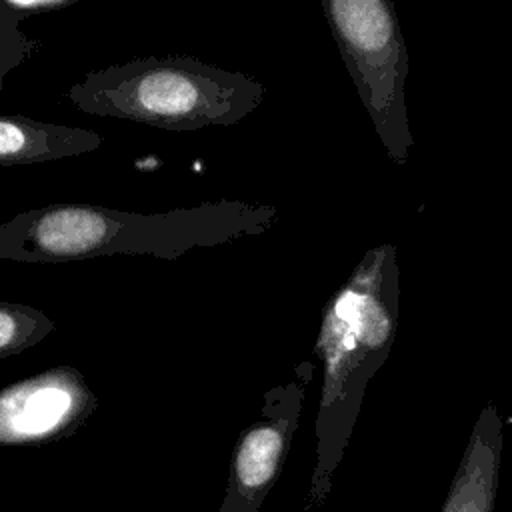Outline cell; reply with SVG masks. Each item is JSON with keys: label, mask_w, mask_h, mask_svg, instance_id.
<instances>
[{"label": "cell", "mask_w": 512, "mask_h": 512, "mask_svg": "<svg viewBox=\"0 0 512 512\" xmlns=\"http://www.w3.org/2000/svg\"><path fill=\"white\" fill-rule=\"evenodd\" d=\"M400 322V266L394 244L370 248L326 308L320 348L326 364L318 420V462L304 512L322 506L352 434L364 390L386 362Z\"/></svg>", "instance_id": "6da1fadb"}, {"label": "cell", "mask_w": 512, "mask_h": 512, "mask_svg": "<svg viewBox=\"0 0 512 512\" xmlns=\"http://www.w3.org/2000/svg\"><path fill=\"white\" fill-rule=\"evenodd\" d=\"M342 58L386 156L404 166L414 144L406 110L408 50L390 0L324 4Z\"/></svg>", "instance_id": "7a4b0ae2"}, {"label": "cell", "mask_w": 512, "mask_h": 512, "mask_svg": "<svg viewBox=\"0 0 512 512\" xmlns=\"http://www.w3.org/2000/svg\"><path fill=\"white\" fill-rule=\"evenodd\" d=\"M296 410L252 426L236 446L218 512H258L276 482L294 430Z\"/></svg>", "instance_id": "3957f363"}, {"label": "cell", "mask_w": 512, "mask_h": 512, "mask_svg": "<svg viewBox=\"0 0 512 512\" xmlns=\"http://www.w3.org/2000/svg\"><path fill=\"white\" fill-rule=\"evenodd\" d=\"M502 456V418L490 400L468 436L440 512H494Z\"/></svg>", "instance_id": "277c9868"}, {"label": "cell", "mask_w": 512, "mask_h": 512, "mask_svg": "<svg viewBox=\"0 0 512 512\" xmlns=\"http://www.w3.org/2000/svg\"><path fill=\"white\" fill-rule=\"evenodd\" d=\"M74 412V396L56 384L24 386L0 398V442H34L58 432Z\"/></svg>", "instance_id": "5b68a950"}, {"label": "cell", "mask_w": 512, "mask_h": 512, "mask_svg": "<svg viewBox=\"0 0 512 512\" xmlns=\"http://www.w3.org/2000/svg\"><path fill=\"white\" fill-rule=\"evenodd\" d=\"M108 232V222L90 210L66 208L42 216L34 228L40 248L52 254H80L92 250Z\"/></svg>", "instance_id": "8992f818"}, {"label": "cell", "mask_w": 512, "mask_h": 512, "mask_svg": "<svg viewBox=\"0 0 512 512\" xmlns=\"http://www.w3.org/2000/svg\"><path fill=\"white\" fill-rule=\"evenodd\" d=\"M196 86L174 72H154L144 76L136 86L138 104L156 114H184L198 104Z\"/></svg>", "instance_id": "52a82bcc"}, {"label": "cell", "mask_w": 512, "mask_h": 512, "mask_svg": "<svg viewBox=\"0 0 512 512\" xmlns=\"http://www.w3.org/2000/svg\"><path fill=\"white\" fill-rule=\"evenodd\" d=\"M26 144V134L10 122L0 120V156H10L22 150Z\"/></svg>", "instance_id": "ba28073f"}, {"label": "cell", "mask_w": 512, "mask_h": 512, "mask_svg": "<svg viewBox=\"0 0 512 512\" xmlns=\"http://www.w3.org/2000/svg\"><path fill=\"white\" fill-rule=\"evenodd\" d=\"M16 334V322L10 314L0 312V348L6 346Z\"/></svg>", "instance_id": "9c48e42d"}]
</instances>
